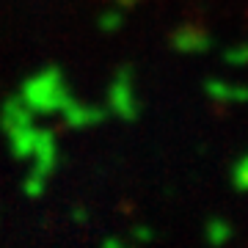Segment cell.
I'll return each mask as SVG.
<instances>
[{
	"label": "cell",
	"mask_w": 248,
	"mask_h": 248,
	"mask_svg": "<svg viewBox=\"0 0 248 248\" xmlns=\"http://www.w3.org/2000/svg\"><path fill=\"white\" fill-rule=\"evenodd\" d=\"M9 138V149L17 160H31V174L36 177H50L58 166H61V155H58V141L55 133L47 127H36L33 122L6 133Z\"/></svg>",
	"instance_id": "1"
},
{
	"label": "cell",
	"mask_w": 248,
	"mask_h": 248,
	"mask_svg": "<svg viewBox=\"0 0 248 248\" xmlns=\"http://www.w3.org/2000/svg\"><path fill=\"white\" fill-rule=\"evenodd\" d=\"M17 97L33 116H53L63 110V105L72 99V91L58 66H45L19 86Z\"/></svg>",
	"instance_id": "2"
},
{
	"label": "cell",
	"mask_w": 248,
	"mask_h": 248,
	"mask_svg": "<svg viewBox=\"0 0 248 248\" xmlns=\"http://www.w3.org/2000/svg\"><path fill=\"white\" fill-rule=\"evenodd\" d=\"M108 110L124 122H135L138 116V97H135V80L130 69H122L108 89Z\"/></svg>",
	"instance_id": "3"
},
{
	"label": "cell",
	"mask_w": 248,
	"mask_h": 248,
	"mask_svg": "<svg viewBox=\"0 0 248 248\" xmlns=\"http://www.w3.org/2000/svg\"><path fill=\"white\" fill-rule=\"evenodd\" d=\"M105 108L99 105H91V102H80V99L72 97L66 105H63L61 116L63 122L69 124V127H75V130H83V127H94V124H99L102 119H105Z\"/></svg>",
	"instance_id": "4"
},
{
	"label": "cell",
	"mask_w": 248,
	"mask_h": 248,
	"mask_svg": "<svg viewBox=\"0 0 248 248\" xmlns=\"http://www.w3.org/2000/svg\"><path fill=\"white\" fill-rule=\"evenodd\" d=\"M45 187H47V179L36 177V174H28L25 182H22V190H25L28 199H39V196L45 193Z\"/></svg>",
	"instance_id": "5"
},
{
	"label": "cell",
	"mask_w": 248,
	"mask_h": 248,
	"mask_svg": "<svg viewBox=\"0 0 248 248\" xmlns=\"http://www.w3.org/2000/svg\"><path fill=\"white\" fill-rule=\"evenodd\" d=\"M99 28L105 31V33H113L122 28V11H105L102 17H99Z\"/></svg>",
	"instance_id": "6"
},
{
	"label": "cell",
	"mask_w": 248,
	"mask_h": 248,
	"mask_svg": "<svg viewBox=\"0 0 248 248\" xmlns=\"http://www.w3.org/2000/svg\"><path fill=\"white\" fill-rule=\"evenodd\" d=\"M102 248H127V246H124L122 240H116V237H108L105 243H102Z\"/></svg>",
	"instance_id": "7"
},
{
	"label": "cell",
	"mask_w": 248,
	"mask_h": 248,
	"mask_svg": "<svg viewBox=\"0 0 248 248\" xmlns=\"http://www.w3.org/2000/svg\"><path fill=\"white\" fill-rule=\"evenodd\" d=\"M119 3H122V6H133L135 0H119Z\"/></svg>",
	"instance_id": "8"
}]
</instances>
